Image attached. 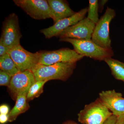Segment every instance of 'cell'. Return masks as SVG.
Wrapping results in <instances>:
<instances>
[{
	"label": "cell",
	"instance_id": "obj_1",
	"mask_svg": "<svg viewBox=\"0 0 124 124\" xmlns=\"http://www.w3.org/2000/svg\"><path fill=\"white\" fill-rule=\"evenodd\" d=\"M76 62H59L52 65L37 64L31 69L36 81L59 80L65 81L73 73Z\"/></svg>",
	"mask_w": 124,
	"mask_h": 124
},
{
	"label": "cell",
	"instance_id": "obj_2",
	"mask_svg": "<svg viewBox=\"0 0 124 124\" xmlns=\"http://www.w3.org/2000/svg\"><path fill=\"white\" fill-rule=\"evenodd\" d=\"M61 41L68 42L73 46L75 51L84 57H88L95 60L102 61L114 55L112 49L102 48L96 44L92 40H80L70 38L59 39Z\"/></svg>",
	"mask_w": 124,
	"mask_h": 124
},
{
	"label": "cell",
	"instance_id": "obj_3",
	"mask_svg": "<svg viewBox=\"0 0 124 124\" xmlns=\"http://www.w3.org/2000/svg\"><path fill=\"white\" fill-rule=\"evenodd\" d=\"M112 113L98 99L86 104L78 113V120L83 124H103Z\"/></svg>",
	"mask_w": 124,
	"mask_h": 124
},
{
	"label": "cell",
	"instance_id": "obj_4",
	"mask_svg": "<svg viewBox=\"0 0 124 124\" xmlns=\"http://www.w3.org/2000/svg\"><path fill=\"white\" fill-rule=\"evenodd\" d=\"M116 15L115 10L107 7L104 14L95 24L91 40L103 48L112 49L110 36V24Z\"/></svg>",
	"mask_w": 124,
	"mask_h": 124
},
{
	"label": "cell",
	"instance_id": "obj_5",
	"mask_svg": "<svg viewBox=\"0 0 124 124\" xmlns=\"http://www.w3.org/2000/svg\"><path fill=\"white\" fill-rule=\"evenodd\" d=\"M39 52V59L38 63L46 66L59 62H77L84 57L78 54L74 50L68 48Z\"/></svg>",
	"mask_w": 124,
	"mask_h": 124
},
{
	"label": "cell",
	"instance_id": "obj_6",
	"mask_svg": "<svg viewBox=\"0 0 124 124\" xmlns=\"http://www.w3.org/2000/svg\"><path fill=\"white\" fill-rule=\"evenodd\" d=\"M22 37L17 15L14 13H11L2 23L0 41L10 49L20 44Z\"/></svg>",
	"mask_w": 124,
	"mask_h": 124
},
{
	"label": "cell",
	"instance_id": "obj_7",
	"mask_svg": "<svg viewBox=\"0 0 124 124\" xmlns=\"http://www.w3.org/2000/svg\"><path fill=\"white\" fill-rule=\"evenodd\" d=\"M8 54L20 71L31 70L39 62V51L35 53H31L23 48L20 44L10 49Z\"/></svg>",
	"mask_w": 124,
	"mask_h": 124
},
{
	"label": "cell",
	"instance_id": "obj_8",
	"mask_svg": "<svg viewBox=\"0 0 124 124\" xmlns=\"http://www.w3.org/2000/svg\"><path fill=\"white\" fill-rule=\"evenodd\" d=\"M13 1L16 5L34 19L43 20L51 18L47 0H13Z\"/></svg>",
	"mask_w": 124,
	"mask_h": 124
},
{
	"label": "cell",
	"instance_id": "obj_9",
	"mask_svg": "<svg viewBox=\"0 0 124 124\" xmlns=\"http://www.w3.org/2000/svg\"><path fill=\"white\" fill-rule=\"evenodd\" d=\"M95 26V23L88 18H85L63 31L58 37L60 39L70 38L91 40Z\"/></svg>",
	"mask_w": 124,
	"mask_h": 124
},
{
	"label": "cell",
	"instance_id": "obj_10",
	"mask_svg": "<svg viewBox=\"0 0 124 124\" xmlns=\"http://www.w3.org/2000/svg\"><path fill=\"white\" fill-rule=\"evenodd\" d=\"M88 11V8L82 9L72 16L59 20L48 28L41 30L40 32L44 34L47 39H50L53 37H58L64 30L76 24L85 18Z\"/></svg>",
	"mask_w": 124,
	"mask_h": 124
},
{
	"label": "cell",
	"instance_id": "obj_11",
	"mask_svg": "<svg viewBox=\"0 0 124 124\" xmlns=\"http://www.w3.org/2000/svg\"><path fill=\"white\" fill-rule=\"evenodd\" d=\"M36 82L31 70L20 71L11 77L9 89L16 99L18 95L27 93L29 88Z\"/></svg>",
	"mask_w": 124,
	"mask_h": 124
},
{
	"label": "cell",
	"instance_id": "obj_12",
	"mask_svg": "<svg viewBox=\"0 0 124 124\" xmlns=\"http://www.w3.org/2000/svg\"><path fill=\"white\" fill-rule=\"evenodd\" d=\"M99 99L113 115L117 117L124 115V98L121 93L114 90L102 91Z\"/></svg>",
	"mask_w": 124,
	"mask_h": 124
},
{
	"label": "cell",
	"instance_id": "obj_13",
	"mask_svg": "<svg viewBox=\"0 0 124 124\" xmlns=\"http://www.w3.org/2000/svg\"><path fill=\"white\" fill-rule=\"evenodd\" d=\"M54 23L75 15L76 12L70 8L67 1L63 0H47Z\"/></svg>",
	"mask_w": 124,
	"mask_h": 124
},
{
	"label": "cell",
	"instance_id": "obj_14",
	"mask_svg": "<svg viewBox=\"0 0 124 124\" xmlns=\"http://www.w3.org/2000/svg\"><path fill=\"white\" fill-rule=\"evenodd\" d=\"M24 93L18 95L16 98L15 105L8 114L9 122H13L20 114L24 113L29 108L27 95Z\"/></svg>",
	"mask_w": 124,
	"mask_h": 124
},
{
	"label": "cell",
	"instance_id": "obj_15",
	"mask_svg": "<svg viewBox=\"0 0 124 124\" xmlns=\"http://www.w3.org/2000/svg\"><path fill=\"white\" fill-rule=\"evenodd\" d=\"M110 68L112 74L116 79L124 82V63L111 57L104 60Z\"/></svg>",
	"mask_w": 124,
	"mask_h": 124
},
{
	"label": "cell",
	"instance_id": "obj_16",
	"mask_svg": "<svg viewBox=\"0 0 124 124\" xmlns=\"http://www.w3.org/2000/svg\"><path fill=\"white\" fill-rule=\"evenodd\" d=\"M0 70L6 72L11 77L20 72L8 54L0 57Z\"/></svg>",
	"mask_w": 124,
	"mask_h": 124
},
{
	"label": "cell",
	"instance_id": "obj_17",
	"mask_svg": "<svg viewBox=\"0 0 124 124\" xmlns=\"http://www.w3.org/2000/svg\"><path fill=\"white\" fill-rule=\"evenodd\" d=\"M47 81H36L30 87L27 95V101L38 97L43 92V87Z\"/></svg>",
	"mask_w": 124,
	"mask_h": 124
},
{
	"label": "cell",
	"instance_id": "obj_18",
	"mask_svg": "<svg viewBox=\"0 0 124 124\" xmlns=\"http://www.w3.org/2000/svg\"><path fill=\"white\" fill-rule=\"evenodd\" d=\"M99 3L97 0H89L87 18L95 24H97L99 19Z\"/></svg>",
	"mask_w": 124,
	"mask_h": 124
},
{
	"label": "cell",
	"instance_id": "obj_19",
	"mask_svg": "<svg viewBox=\"0 0 124 124\" xmlns=\"http://www.w3.org/2000/svg\"><path fill=\"white\" fill-rule=\"evenodd\" d=\"M11 77L8 73L1 70L0 71V85L8 87L10 84Z\"/></svg>",
	"mask_w": 124,
	"mask_h": 124
},
{
	"label": "cell",
	"instance_id": "obj_20",
	"mask_svg": "<svg viewBox=\"0 0 124 124\" xmlns=\"http://www.w3.org/2000/svg\"><path fill=\"white\" fill-rule=\"evenodd\" d=\"M10 48L5 45L1 41H0V57L4 56L8 54Z\"/></svg>",
	"mask_w": 124,
	"mask_h": 124
},
{
	"label": "cell",
	"instance_id": "obj_21",
	"mask_svg": "<svg viewBox=\"0 0 124 124\" xmlns=\"http://www.w3.org/2000/svg\"><path fill=\"white\" fill-rule=\"evenodd\" d=\"M9 111V108L8 105L3 104L0 106V113L2 115H8Z\"/></svg>",
	"mask_w": 124,
	"mask_h": 124
},
{
	"label": "cell",
	"instance_id": "obj_22",
	"mask_svg": "<svg viewBox=\"0 0 124 124\" xmlns=\"http://www.w3.org/2000/svg\"><path fill=\"white\" fill-rule=\"evenodd\" d=\"M116 120L117 116L112 115L108 117L103 124H116Z\"/></svg>",
	"mask_w": 124,
	"mask_h": 124
},
{
	"label": "cell",
	"instance_id": "obj_23",
	"mask_svg": "<svg viewBox=\"0 0 124 124\" xmlns=\"http://www.w3.org/2000/svg\"><path fill=\"white\" fill-rule=\"evenodd\" d=\"M9 121L8 115H0V123L1 124H4L6 123Z\"/></svg>",
	"mask_w": 124,
	"mask_h": 124
},
{
	"label": "cell",
	"instance_id": "obj_24",
	"mask_svg": "<svg viewBox=\"0 0 124 124\" xmlns=\"http://www.w3.org/2000/svg\"><path fill=\"white\" fill-rule=\"evenodd\" d=\"M108 0H101L99 1V10L100 13H101L103 10L104 5L106 4Z\"/></svg>",
	"mask_w": 124,
	"mask_h": 124
},
{
	"label": "cell",
	"instance_id": "obj_25",
	"mask_svg": "<svg viewBox=\"0 0 124 124\" xmlns=\"http://www.w3.org/2000/svg\"><path fill=\"white\" fill-rule=\"evenodd\" d=\"M116 124H124V115L117 117Z\"/></svg>",
	"mask_w": 124,
	"mask_h": 124
},
{
	"label": "cell",
	"instance_id": "obj_26",
	"mask_svg": "<svg viewBox=\"0 0 124 124\" xmlns=\"http://www.w3.org/2000/svg\"><path fill=\"white\" fill-rule=\"evenodd\" d=\"M63 124H78L76 122H73V121H67L66 122H64Z\"/></svg>",
	"mask_w": 124,
	"mask_h": 124
}]
</instances>
